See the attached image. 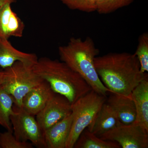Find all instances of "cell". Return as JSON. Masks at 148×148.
<instances>
[{"label": "cell", "mask_w": 148, "mask_h": 148, "mask_svg": "<svg viewBox=\"0 0 148 148\" xmlns=\"http://www.w3.org/2000/svg\"><path fill=\"white\" fill-rule=\"evenodd\" d=\"M106 97L92 90L71 104L73 122L66 148H74L80 135L106 103Z\"/></svg>", "instance_id": "4"}, {"label": "cell", "mask_w": 148, "mask_h": 148, "mask_svg": "<svg viewBox=\"0 0 148 148\" xmlns=\"http://www.w3.org/2000/svg\"><path fill=\"white\" fill-rule=\"evenodd\" d=\"M94 66L101 82L110 93L129 96L148 74L141 71L134 53H110L94 59Z\"/></svg>", "instance_id": "1"}, {"label": "cell", "mask_w": 148, "mask_h": 148, "mask_svg": "<svg viewBox=\"0 0 148 148\" xmlns=\"http://www.w3.org/2000/svg\"><path fill=\"white\" fill-rule=\"evenodd\" d=\"M25 29L23 21L16 13L12 12L10 15L7 28V36L8 38L13 36L21 38L22 37Z\"/></svg>", "instance_id": "21"}, {"label": "cell", "mask_w": 148, "mask_h": 148, "mask_svg": "<svg viewBox=\"0 0 148 148\" xmlns=\"http://www.w3.org/2000/svg\"><path fill=\"white\" fill-rule=\"evenodd\" d=\"M74 148H120L116 142L102 140L86 129L80 135Z\"/></svg>", "instance_id": "16"}, {"label": "cell", "mask_w": 148, "mask_h": 148, "mask_svg": "<svg viewBox=\"0 0 148 148\" xmlns=\"http://www.w3.org/2000/svg\"><path fill=\"white\" fill-rule=\"evenodd\" d=\"M121 124L115 112L105 103L87 128L89 132L99 137Z\"/></svg>", "instance_id": "13"}, {"label": "cell", "mask_w": 148, "mask_h": 148, "mask_svg": "<svg viewBox=\"0 0 148 148\" xmlns=\"http://www.w3.org/2000/svg\"><path fill=\"white\" fill-rule=\"evenodd\" d=\"M33 66L16 61L3 71L4 81L2 86L12 95L14 105L19 108L22 107V99L27 92L44 81L35 73Z\"/></svg>", "instance_id": "5"}, {"label": "cell", "mask_w": 148, "mask_h": 148, "mask_svg": "<svg viewBox=\"0 0 148 148\" xmlns=\"http://www.w3.org/2000/svg\"><path fill=\"white\" fill-rule=\"evenodd\" d=\"M141 66L143 73L148 72V34L147 32L140 35L135 53Z\"/></svg>", "instance_id": "17"}, {"label": "cell", "mask_w": 148, "mask_h": 148, "mask_svg": "<svg viewBox=\"0 0 148 148\" xmlns=\"http://www.w3.org/2000/svg\"><path fill=\"white\" fill-rule=\"evenodd\" d=\"M14 99L2 86L0 85V125L8 131L13 132L10 116L15 114L13 109Z\"/></svg>", "instance_id": "15"}, {"label": "cell", "mask_w": 148, "mask_h": 148, "mask_svg": "<svg viewBox=\"0 0 148 148\" xmlns=\"http://www.w3.org/2000/svg\"><path fill=\"white\" fill-rule=\"evenodd\" d=\"M8 2L3 6L0 10V38L8 39L7 36V28L10 15L12 13L11 5Z\"/></svg>", "instance_id": "22"}, {"label": "cell", "mask_w": 148, "mask_h": 148, "mask_svg": "<svg viewBox=\"0 0 148 148\" xmlns=\"http://www.w3.org/2000/svg\"><path fill=\"white\" fill-rule=\"evenodd\" d=\"M4 81V74L3 71H0V85L2 84Z\"/></svg>", "instance_id": "24"}, {"label": "cell", "mask_w": 148, "mask_h": 148, "mask_svg": "<svg viewBox=\"0 0 148 148\" xmlns=\"http://www.w3.org/2000/svg\"><path fill=\"white\" fill-rule=\"evenodd\" d=\"M38 60L35 53L20 51L14 47L8 39L0 38V66L3 69L12 66L16 61L33 66Z\"/></svg>", "instance_id": "10"}, {"label": "cell", "mask_w": 148, "mask_h": 148, "mask_svg": "<svg viewBox=\"0 0 148 148\" xmlns=\"http://www.w3.org/2000/svg\"><path fill=\"white\" fill-rule=\"evenodd\" d=\"M135 0H97L96 11L101 14H108L131 4Z\"/></svg>", "instance_id": "18"}, {"label": "cell", "mask_w": 148, "mask_h": 148, "mask_svg": "<svg viewBox=\"0 0 148 148\" xmlns=\"http://www.w3.org/2000/svg\"><path fill=\"white\" fill-rule=\"evenodd\" d=\"M99 137L116 142L121 148H148V131L135 122L130 124L122 123Z\"/></svg>", "instance_id": "7"}, {"label": "cell", "mask_w": 148, "mask_h": 148, "mask_svg": "<svg viewBox=\"0 0 148 148\" xmlns=\"http://www.w3.org/2000/svg\"><path fill=\"white\" fill-rule=\"evenodd\" d=\"M33 146L29 142L18 141L13 132L7 130L0 133V148H32Z\"/></svg>", "instance_id": "19"}, {"label": "cell", "mask_w": 148, "mask_h": 148, "mask_svg": "<svg viewBox=\"0 0 148 148\" xmlns=\"http://www.w3.org/2000/svg\"><path fill=\"white\" fill-rule=\"evenodd\" d=\"M16 0H0V10L3 7V6L6 3L11 2L12 3L16 2Z\"/></svg>", "instance_id": "23"}, {"label": "cell", "mask_w": 148, "mask_h": 148, "mask_svg": "<svg viewBox=\"0 0 148 148\" xmlns=\"http://www.w3.org/2000/svg\"><path fill=\"white\" fill-rule=\"evenodd\" d=\"M130 95L136 109L135 122L148 131V78L141 82L132 90Z\"/></svg>", "instance_id": "14"}, {"label": "cell", "mask_w": 148, "mask_h": 148, "mask_svg": "<svg viewBox=\"0 0 148 148\" xmlns=\"http://www.w3.org/2000/svg\"><path fill=\"white\" fill-rule=\"evenodd\" d=\"M55 93L44 80L25 95L22 99L21 108L29 114L36 116Z\"/></svg>", "instance_id": "9"}, {"label": "cell", "mask_w": 148, "mask_h": 148, "mask_svg": "<svg viewBox=\"0 0 148 148\" xmlns=\"http://www.w3.org/2000/svg\"><path fill=\"white\" fill-rule=\"evenodd\" d=\"M15 114L10 116L14 136L18 141H30L33 146L46 148L44 132L35 117L22 108L14 105Z\"/></svg>", "instance_id": "6"}, {"label": "cell", "mask_w": 148, "mask_h": 148, "mask_svg": "<svg viewBox=\"0 0 148 148\" xmlns=\"http://www.w3.org/2000/svg\"><path fill=\"white\" fill-rule=\"evenodd\" d=\"M73 116L72 113L44 132L46 148H66Z\"/></svg>", "instance_id": "11"}, {"label": "cell", "mask_w": 148, "mask_h": 148, "mask_svg": "<svg viewBox=\"0 0 148 148\" xmlns=\"http://www.w3.org/2000/svg\"><path fill=\"white\" fill-rule=\"evenodd\" d=\"M33 68L54 92L66 97L71 104L92 90L79 74L63 61L42 57Z\"/></svg>", "instance_id": "2"}, {"label": "cell", "mask_w": 148, "mask_h": 148, "mask_svg": "<svg viewBox=\"0 0 148 148\" xmlns=\"http://www.w3.org/2000/svg\"><path fill=\"white\" fill-rule=\"evenodd\" d=\"M99 52L89 37L85 40L73 37L67 45L58 47L61 61L79 74L92 90L106 97L110 90L101 82L94 66V59Z\"/></svg>", "instance_id": "3"}, {"label": "cell", "mask_w": 148, "mask_h": 148, "mask_svg": "<svg viewBox=\"0 0 148 148\" xmlns=\"http://www.w3.org/2000/svg\"><path fill=\"white\" fill-rule=\"evenodd\" d=\"M111 93L107 103L115 112L121 122L125 125L134 123L136 120V111L131 95L126 96Z\"/></svg>", "instance_id": "12"}, {"label": "cell", "mask_w": 148, "mask_h": 148, "mask_svg": "<svg viewBox=\"0 0 148 148\" xmlns=\"http://www.w3.org/2000/svg\"><path fill=\"white\" fill-rule=\"evenodd\" d=\"M70 9L86 12L96 11L97 0H60Z\"/></svg>", "instance_id": "20"}, {"label": "cell", "mask_w": 148, "mask_h": 148, "mask_svg": "<svg viewBox=\"0 0 148 148\" xmlns=\"http://www.w3.org/2000/svg\"><path fill=\"white\" fill-rule=\"evenodd\" d=\"M72 113L71 104L63 95L55 93L36 115L37 121L43 132Z\"/></svg>", "instance_id": "8"}]
</instances>
